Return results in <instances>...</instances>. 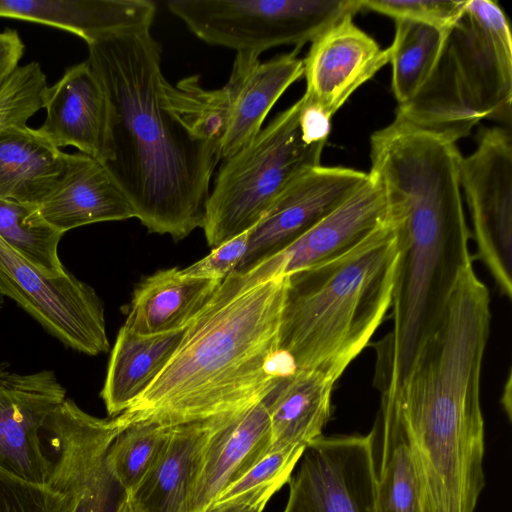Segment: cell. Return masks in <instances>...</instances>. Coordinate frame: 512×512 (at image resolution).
<instances>
[{"mask_svg":"<svg viewBox=\"0 0 512 512\" xmlns=\"http://www.w3.org/2000/svg\"><path fill=\"white\" fill-rule=\"evenodd\" d=\"M490 322L489 290L468 264L401 379L381 395L414 454L424 512H474L484 487L480 383Z\"/></svg>","mask_w":512,"mask_h":512,"instance_id":"6da1fadb","label":"cell"},{"mask_svg":"<svg viewBox=\"0 0 512 512\" xmlns=\"http://www.w3.org/2000/svg\"><path fill=\"white\" fill-rule=\"evenodd\" d=\"M457 145L405 131L370 152V175L385 196L400 257L392 298L393 326L374 344V382L390 392L420 341L436 325L461 270L473 263Z\"/></svg>","mask_w":512,"mask_h":512,"instance_id":"7a4b0ae2","label":"cell"},{"mask_svg":"<svg viewBox=\"0 0 512 512\" xmlns=\"http://www.w3.org/2000/svg\"><path fill=\"white\" fill-rule=\"evenodd\" d=\"M287 276L274 256L220 282L151 385L120 415L172 427L243 411L296 368L279 351Z\"/></svg>","mask_w":512,"mask_h":512,"instance_id":"3957f363","label":"cell"},{"mask_svg":"<svg viewBox=\"0 0 512 512\" xmlns=\"http://www.w3.org/2000/svg\"><path fill=\"white\" fill-rule=\"evenodd\" d=\"M150 29L88 43L87 61L109 103L102 163L149 232L180 240L202 228L221 154L192 137L166 107L161 46Z\"/></svg>","mask_w":512,"mask_h":512,"instance_id":"277c9868","label":"cell"},{"mask_svg":"<svg viewBox=\"0 0 512 512\" xmlns=\"http://www.w3.org/2000/svg\"><path fill=\"white\" fill-rule=\"evenodd\" d=\"M400 247L392 222L347 252L287 276L279 351L333 382L391 308Z\"/></svg>","mask_w":512,"mask_h":512,"instance_id":"5b68a950","label":"cell"},{"mask_svg":"<svg viewBox=\"0 0 512 512\" xmlns=\"http://www.w3.org/2000/svg\"><path fill=\"white\" fill-rule=\"evenodd\" d=\"M512 36L498 2L467 0L428 77L395 119L454 143L483 119L511 121Z\"/></svg>","mask_w":512,"mask_h":512,"instance_id":"8992f818","label":"cell"},{"mask_svg":"<svg viewBox=\"0 0 512 512\" xmlns=\"http://www.w3.org/2000/svg\"><path fill=\"white\" fill-rule=\"evenodd\" d=\"M301 108L300 98L222 160L202 225L210 247L251 230L294 180L321 165L326 142L310 143L304 138Z\"/></svg>","mask_w":512,"mask_h":512,"instance_id":"52a82bcc","label":"cell"},{"mask_svg":"<svg viewBox=\"0 0 512 512\" xmlns=\"http://www.w3.org/2000/svg\"><path fill=\"white\" fill-rule=\"evenodd\" d=\"M167 7L205 43L258 54L280 45L299 51L362 10L361 0H171Z\"/></svg>","mask_w":512,"mask_h":512,"instance_id":"ba28073f","label":"cell"},{"mask_svg":"<svg viewBox=\"0 0 512 512\" xmlns=\"http://www.w3.org/2000/svg\"><path fill=\"white\" fill-rule=\"evenodd\" d=\"M0 296L17 302L70 348L95 356L109 349L104 307L95 290L67 270L34 266L0 238Z\"/></svg>","mask_w":512,"mask_h":512,"instance_id":"9c48e42d","label":"cell"},{"mask_svg":"<svg viewBox=\"0 0 512 512\" xmlns=\"http://www.w3.org/2000/svg\"><path fill=\"white\" fill-rule=\"evenodd\" d=\"M472 224L476 258L499 292L512 297V138L508 129L481 131L475 150L459 168Z\"/></svg>","mask_w":512,"mask_h":512,"instance_id":"30bf717a","label":"cell"},{"mask_svg":"<svg viewBox=\"0 0 512 512\" xmlns=\"http://www.w3.org/2000/svg\"><path fill=\"white\" fill-rule=\"evenodd\" d=\"M296 467L283 512H376L370 433L321 435Z\"/></svg>","mask_w":512,"mask_h":512,"instance_id":"8fae6325","label":"cell"},{"mask_svg":"<svg viewBox=\"0 0 512 512\" xmlns=\"http://www.w3.org/2000/svg\"><path fill=\"white\" fill-rule=\"evenodd\" d=\"M65 399L53 371L18 374L0 366V469L48 484L53 461L44 452L41 430Z\"/></svg>","mask_w":512,"mask_h":512,"instance_id":"7c38bea8","label":"cell"},{"mask_svg":"<svg viewBox=\"0 0 512 512\" xmlns=\"http://www.w3.org/2000/svg\"><path fill=\"white\" fill-rule=\"evenodd\" d=\"M369 174L341 166L314 167L294 180L273 202L249 234L236 270H246L277 254L334 210Z\"/></svg>","mask_w":512,"mask_h":512,"instance_id":"4fadbf2b","label":"cell"},{"mask_svg":"<svg viewBox=\"0 0 512 512\" xmlns=\"http://www.w3.org/2000/svg\"><path fill=\"white\" fill-rule=\"evenodd\" d=\"M348 15L311 42L303 59V99L332 119L350 96L389 63V48L360 29Z\"/></svg>","mask_w":512,"mask_h":512,"instance_id":"5bb4252c","label":"cell"},{"mask_svg":"<svg viewBox=\"0 0 512 512\" xmlns=\"http://www.w3.org/2000/svg\"><path fill=\"white\" fill-rule=\"evenodd\" d=\"M271 450L266 402L224 415L208 438L195 473L189 512H205L217 496Z\"/></svg>","mask_w":512,"mask_h":512,"instance_id":"9a60e30c","label":"cell"},{"mask_svg":"<svg viewBox=\"0 0 512 512\" xmlns=\"http://www.w3.org/2000/svg\"><path fill=\"white\" fill-rule=\"evenodd\" d=\"M293 50L260 61L258 53L237 52L230 77L223 86L228 120L221 144V161L251 141L268 113L296 81L303 77V59Z\"/></svg>","mask_w":512,"mask_h":512,"instance_id":"2e32d148","label":"cell"},{"mask_svg":"<svg viewBox=\"0 0 512 512\" xmlns=\"http://www.w3.org/2000/svg\"><path fill=\"white\" fill-rule=\"evenodd\" d=\"M46 111L39 131L57 148L73 146L103 162L109 137V103L88 61L66 69L42 95Z\"/></svg>","mask_w":512,"mask_h":512,"instance_id":"e0dca14e","label":"cell"},{"mask_svg":"<svg viewBox=\"0 0 512 512\" xmlns=\"http://www.w3.org/2000/svg\"><path fill=\"white\" fill-rule=\"evenodd\" d=\"M390 222L382 188L369 174L339 206L275 254L281 273L289 275L335 258Z\"/></svg>","mask_w":512,"mask_h":512,"instance_id":"ac0fdd59","label":"cell"},{"mask_svg":"<svg viewBox=\"0 0 512 512\" xmlns=\"http://www.w3.org/2000/svg\"><path fill=\"white\" fill-rule=\"evenodd\" d=\"M37 205L43 218L63 234L87 224L135 218L105 165L81 152L65 153L61 176Z\"/></svg>","mask_w":512,"mask_h":512,"instance_id":"d6986e66","label":"cell"},{"mask_svg":"<svg viewBox=\"0 0 512 512\" xmlns=\"http://www.w3.org/2000/svg\"><path fill=\"white\" fill-rule=\"evenodd\" d=\"M222 416L170 428L152 468L129 494L132 512H189V498L203 448Z\"/></svg>","mask_w":512,"mask_h":512,"instance_id":"ffe728a7","label":"cell"},{"mask_svg":"<svg viewBox=\"0 0 512 512\" xmlns=\"http://www.w3.org/2000/svg\"><path fill=\"white\" fill-rule=\"evenodd\" d=\"M156 10L150 0H0V17L60 28L87 44L108 34L151 28Z\"/></svg>","mask_w":512,"mask_h":512,"instance_id":"44dd1931","label":"cell"},{"mask_svg":"<svg viewBox=\"0 0 512 512\" xmlns=\"http://www.w3.org/2000/svg\"><path fill=\"white\" fill-rule=\"evenodd\" d=\"M219 284L186 275L177 267L158 270L135 288L123 325L140 335L184 330Z\"/></svg>","mask_w":512,"mask_h":512,"instance_id":"7402d4cb","label":"cell"},{"mask_svg":"<svg viewBox=\"0 0 512 512\" xmlns=\"http://www.w3.org/2000/svg\"><path fill=\"white\" fill-rule=\"evenodd\" d=\"M335 382L315 371L296 370L265 399L271 449L306 447L322 435L331 414Z\"/></svg>","mask_w":512,"mask_h":512,"instance_id":"603a6c76","label":"cell"},{"mask_svg":"<svg viewBox=\"0 0 512 512\" xmlns=\"http://www.w3.org/2000/svg\"><path fill=\"white\" fill-rule=\"evenodd\" d=\"M184 330L140 335L122 325L100 394L109 416L123 413L151 385L176 350Z\"/></svg>","mask_w":512,"mask_h":512,"instance_id":"cb8c5ba5","label":"cell"},{"mask_svg":"<svg viewBox=\"0 0 512 512\" xmlns=\"http://www.w3.org/2000/svg\"><path fill=\"white\" fill-rule=\"evenodd\" d=\"M65 153L27 124L0 130V199L38 204L61 176Z\"/></svg>","mask_w":512,"mask_h":512,"instance_id":"d4e9b609","label":"cell"},{"mask_svg":"<svg viewBox=\"0 0 512 512\" xmlns=\"http://www.w3.org/2000/svg\"><path fill=\"white\" fill-rule=\"evenodd\" d=\"M370 435L376 512H424L422 484L414 454L390 411L379 409Z\"/></svg>","mask_w":512,"mask_h":512,"instance_id":"484cf974","label":"cell"},{"mask_svg":"<svg viewBox=\"0 0 512 512\" xmlns=\"http://www.w3.org/2000/svg\"><path fill=\"white\" fill-rule=\"evenodd\" d=\"M390 51L391 88L398 105L411 99L422 86L443 47L450 29L397 19Z\"/></svg>","mask_w":512,"mask_h":512,"instance_id":"4316f807","label":"cell"},{"mask_svg":"<svg viewBox=\"0 0 512 512\" xmlns=\"http://www.w3.org/2000/svg\"><path fill=\"white\" fill-rule=\"evenodd\" d=\"M166 107L196 140L220 151L228 120V101L223 87L207 90L196 75L163 85Z\"/></svg>","mask_w":512,"mask_h":512,"instance_id":"83f0119b","label":"cell"},{"mask_svg":"<svg viewBox=\"0 0 512 512\" xmlns=\"http://www.w3.org/2000/svg\"><path fill=\"white\" fill-rule=\"evenodd\" d=\"M62 236L37 204L0 199V238L34 266L51 274L66 271L58 255Z\"/></svg>","mask_w":512,"mask_h":512,"instance_id":"f1b7e54d","label":"cell"},{"mask_svg":"<svg viewBox=\"0 0 512 512\" xmlns=\"http://www.w3.org/2000/svg\"><path fill=\"white\" fill-rule=\"evenodd\" d=\"M304 446L273 448L243 477L224 489L205 512H262L294 472Z\"/></svg>","mask_w":512,"mask_h":512,"instance_id":"f546056e","label":"cell"},{"mask_svg":"<svg viewBox=\"0 0 512 512\" xmlns=\"http://www.w3.org/2000/svg\"><path fill=\"white\" fill-rule=\"evenodd\" d=\"M171 427L137 423L118 435L105 459L113 481L129 495L158 459Z\"/></svg>","mask_w":512,"mask_h":512,"instance_id":"4dcf8cb0","label":"cell"},{"mask_svg":"<svg viewBox=\"0 0 512 512\" xmlns=\"http://www.w3.org/2000/svg\"><path fill=\"white\" fill-rule=\"evenodd\" d=\"M77 506L78 499L71 494L0 469V512H76Z\"/></svg>","mask_w":512,"mask_h":512,"instance_id":"1f68e13d","label":"cell"},{"mask_svg":"<svg viewBox=\"0 0 512 512\" xmlns=\"http://www.w3.org/2000/svg\"><path fill=\"white\" fill-rule=\"evenodd\" d=\"M467 0H361L362 10L449 29L460 17Z\"/></svg>","mask_w":512,"mask_h":512,"instance_id":"d6a6232c","label":"cell"},{"mask_svg":"<svg viewBox=\"0 0 512 512\" xmlns=\"http://www.w3.org/2000/svg\"><path fill=\"white\" fill-rule=\"evenodd\" d=\"M250 231L214 247L207 256L183 268V273L221 282L234 272L242 261L248 247Z\"/></svg>","mask_w":512,"mask_h":512,"instance_id":"836d02e7","label":"cell"},{"mask_svg":"<svg viewBox=\"0 0 512 512\" xmlns=\"http://www.w3.org/2000/svg\"><path fill=\"white\" fill-rule=\"evenodd\" d=\"M24 53V44L14 29L0 32V89L19 67Z\"/></svg>","mask_w":512,"mask_h":512,"instance_id":"e575fe53","label":"cell"},{"mask_svg":"<svg viewBox=\"0 0 512 512\" xmlns=\"http://www.w3.org/2000/svg\"><path fill=\"white\" fill-rule=\"evenodd\" d=\"M301 99L300 126L304 138L310 143L327 142L331 129V118L318 107L307 104L303 97Z\"/></svg>","mask_w":512,"mask_h":512,"instance_id":"d590c367","label":"cell"},{"mask_svg":"<svg viewBox=\"0 0 512 512\" xmlns=\"http://www.w3.org/2000/svg\"><path fill=\"white\" fill-rule=\"evenodd\" d=\"M25 115L22 106L16 98L5 90L0 91V130L12 126L22 124ZM2 305V297L0 296V308Z\"/></svg>","mask_w":512,"mask_h":512,"instance_id":"8d00e7d4","label":"cell"},{"mask_svg":"<svg viewBox=\"0 0 512 512\" xmlns=\"http://www.w3.org/2000/svg\"><path fill=\"white\" fill-rule=\"evenodd\" d=\"M113 512H132L124 493L119 497Z\"/></svg>","mask_w":512,"mask_h":512,"instance_id":"74e56055","label":"cell"}]
</instances>
